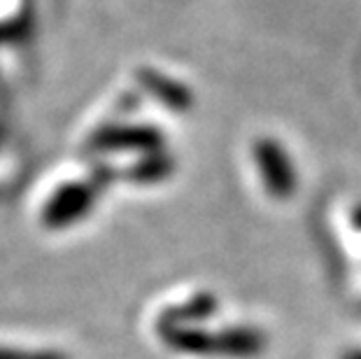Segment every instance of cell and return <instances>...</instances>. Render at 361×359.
<instances>
[{
	"label": "cell",
	"instance_id": "1",
	"mask_svg": "<svg viewBox=\"0 0 361 359\" xmlns=\"http://www.w3.org/2000/svg\"><path fill=\"white\" fill-rule=\"evenodd\" d=\"M255 159L264 180L266 192L273 198H284L294 196L298 178H296V168L294 162L289 159V152L275 138H261L255 145Z\"/></svg>",
	"mask_w": 361,
	"mask_h": 359
},
{
	"label": "cell",
	"instance_id": "2",
	"mask_svg": "<svg viewBox=\"0 0 361 359\" xmlns=\"http://www.w3.org/2000/svg\"><path fill=\"white\" fill-rule=\"evenodd\" d=\"M96 182H71L54 194L42 210V224L47 229H66L84 215H89L96 203Z\"/></svg>",
	"mask_w": 361,
	"mask_h": 359
},
{
	"label": "cell",
	"instance_id": "3",
	"mask_svg": "<svg viewBox=\"0 0 361 359\" xmlns=\"http://www.w3.org/2000/svg\"><path fill=\"white\" fill-rule=\"evenodd\" d=\"M91 147L98 152H161L164 147V133L154 126H137V124H117L105 126L91 138Z\"/></svg>",
	"mask_w": 361,
	"mask_h": 359
},
{
	"label": "cell",
	"instance_id": "4",
	"mask_svg": "<svg viewBox=\"0 0 361 359\" xmlns=\"http://www.w3.org/2000/svg\"><path fill=\"white\" fill-rule=\"evenodd\" d=\"M266 346V334L257 327H228L214 334V355L226 359H255Z\"/></svg>",
	"mask_w": 361,
	"mask_h": 359
},
{
	"label": "cell",
	"instance_id": "5",
	"mask_svg": "<svg viewBox=\"0 0 361 359\" xmlns=\"http://www.w3.org/2000/svg\"><path fill=\"white\" fill-rule=\"evenodd\" d=\"M137 80H140L142 87L147 89L157 101H161L173 110H187L191 101H194V98H191V91L184 87L182 82H175L168 78V75L149 71V68H145V71L137 73Z\"/></svg>",
	"mask_w": 361,
	"mask_h": 359
},
{
	"label": "cell",
	"instance_id": "6",
	"mask_svg": "<svg viewBox=\"0 0 361 359\" xmlns=\"http://www.w3.org/2000/svg\"><path fill=\"white\" fill-rule=\"evenodd\" d=\"M214 310H217V301H214V296L198 294V296H194V299H189L184 305L168 308L164 315H161L159 324L161 327H180V324H187V322H196V320L210 317Z\"/></svg>",
	"mask_w": 361,
	"mask_h": 359
},
{
	"label": "cell",
	"instance_id": "7",
	"mask_svg": "<svg viewBox=\"0 0 361 359\" xmlns=\"http://www.w3.org/2000/svg\"><path fill=\"white\" fill-rule=\"evenodd\" d=\"M173 159L164 154V152H152V154H145L140 164H135L128 171V178L135 182H159L168 178L173 173Z\"/></svg>",
	"mask_w": 361,
	"mask_h": 359
},
{
	"label": "cell",
	"instance_id": "8",
	"mask_svg": "<svg viewBox=\"0 0 361 359\" xmlns=\"http://www.w3.org/2000/svg\"><path fill=\"white\" fill-rule=\"evenodd\" d=\"M0 359H66V357L61 353H47V350L0 348Z\"/></svg>",
	"mask_w": 361,
	"mask_h": 359
},
{
	"label": "cell",
	"instance_id": "9",
	"mask_svg": "<svg viewBox=\"0 0 361 359\" xmlns=\"http://www.w3.org/2000/svg\"><path fill=\"white\" fill-rule=\"evenodd\" d=\"M352 221H355V226L361 231V205H359L355 212H352Z\"/></svg>",
	"mask_w": 361,
	"mask_h": 359
},
{
	"label": "cell",
	"instance_id": "10",
	"mask_svg": "<svg viewBox=\"0 0 361 359\" xmlns=\"http://www.w3.org/2000/svg\"><path fill=\"white\" fill-rule=\"evenodd\" d=\"M343 359H361V348H359V350H350V353H345Z\"/></svg>",
	"mask_w": 361,
	"mask_h": 359
}]
</instances>
